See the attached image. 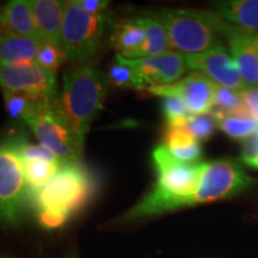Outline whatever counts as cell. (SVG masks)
<instances>
[{"mask_svg":"<svg viewBox=\"0 0 258 258\" xmlns=\"http://www.w3.org/2000/svg\"><path fill=\"white\" fill-rule=\"evenodd\" d=\"M254 46H256V49L258 51V37H257V35L254 36Z\"/></svg>","mask_w":258,"mask_h":258,"instance_id":"e575fe53","label":"cell"},{"mask_svg":"<svg viewBox=\"0 0 258 258\" xmlns=\"http://www.w3.org/2000/svg\"><path fill=\"white\" fill-rule=\"evenodd\" d=\"M185 61L189 70L205 74L215 85L237 92H243L247 89L233 57L224 46L196 55H185Z\"/></svg>","mask_w":258,"mask_h":258,"instance_id":"8fae6325","label":"cell"},{"mask_svg":"<svg viewBox=\"0 0 258 258\" xmlns=\"http://www.w3.org/2000/svg\"><path fill=\"white\" fill-rule=\"evenodd\" d=\"M108 16L88 14L77 0L64 2L62 48L73 64L91 62L102 47Z\"/></svg>","mask_w":258,"mask_h":258,"instance_id":"8992f818","label":"cell"},{"mask_svg":"<svg viewBox=\"0 0 258 258\" xmlns=\"http://www.w3.org/2000/svg\"><path fill=\"white\" fill-rule=\"evenodd\" d=\"M70 219V215L64 212L57 211V209H42L38 211V222L42 227L48 230L61 227L66 224Z\"/></svg>","mask_w":258,"mask_h":258,"instance_id":"f1b7e54d","label":"cell"},{"mask_svg":"<svg viewBox=\"0 0 258 258\" xmlns=\"http://www.w3.org/2000/svg\"><path fill=\"white\" fill-rule=\"evenodd\" d=\"M2 22L4 34L40 40L30 0H12L2 6Z\"/></svg>","mask_w":258,"mask_h":258,"instance_id":"2e32d148","label":"cell"},{"mask_svg":"<svg viewBox=\"0 0 258 258\" xmlns=\"http://www.w3.org/2000/svg\"><path fill=\"white\" fill-rule=\"evenodd\" d=\"M217 86L205 74L191 72L175 84L153 86L146 91L159 97H177L184 103L190 115H206L211 114L214 108Z\"/></svg>","mask_w":258,"mask_h":258,"instance_id":"30bf717a","label":"cell"},{"mask_svg":"<svg viewBox=\"0 0 258 258\" xmlns=\"http://www.w3.org/2000/svg\"><path fill=\"white\" fill-rule=\"evenodd\" d=\"M38 143L49 150L62 164L82 163L84 148L79 146L64 123L54 102L37 103L23 118Z\"/></svg>","mask_w":258,"mask_h":258,"instance_id":"52a82bcc","label":"cell"},{"mask_svg":"<svg viewBox=\"0 0 258 258\" xmlns=\"http://www.w3.org/2000/svg\"><path fill=\"white\" fill-rule=\"evenodd\" d=\"M157 171L153 189L124 214L128 221L139 220L183 207H191L205 163L185 164L171 156L166 146H158L152 153Z\"/></svg>","mask_w":258,"mask_h":258,"instance_id":"6da1fadb","label":"cell"},{"mask_svg":"<svg viewBox=\"0 0 258 258\" xmlns=\"http://www.w3.org/2000/svg\"><path fill=\"white\" fill-rule=\"evenodd\" d=\"M66 61H69V59L62 48L50 43H41L35 59V62L38 66L54 73H56L66 63Z\"/></svg>","mask_w":258,"mask_h":258,"instance_id":"cb8c5ba5","label":"cell"},{"mask_svg":"<svg viewBox=\"0 0 258 258\" xmlns=\"http://www.w3.org/2000/svg\"><path fill=\"white\" fill-rule=\"evenodd\" d=\"M23 161L25 182L31 192L43 188L56 175L61 164L60 161H47L42 159H28Z\"/></svg>","mask_w":258,"mask_h":258,"instance_id":"44dd1931","label":"cell"},{"mask_svg":"<svg viewBox=\"0 0 258 258\" xmlns=\"http://www.w3.org/2000/svg\"><path fill=\"white\" fill-rule=\"evenodd\" d=\"M217 127L218 121L212 112L206 115H191L186 123V129L196 141H206L211 139Z\"/></svg>","mask_w":258,"mask_h":258,"instance_id":"484cf974","label":"cell"},{"mask_svg":"<svg viewBox=\"0 0 258 258\" xmlns=\"http://www.w3.org/2000/svg\"><path fill=\"white\" fill-rule=\"evenodd\" d=\"M247 165L251 166V167H253V169H258V156L254 158V159L251 161V163L247 164Z\"/></svg>","mask_w":258,"mask_h":258,"instance_id":"d6a6232c","label":"cell"},{"mask_svg":"<svg viewBox=\"0 0 258 258\" xmlns=\"http://www.w3.org/2000/svg\"><path fill=\"white\" fill-rule=\"evenodd\" d=\"M217 14L226 23L245 32L258 35V0H230L213 5Z\"/></svg>","mask_w":258,"mask_h":258,"instance_id":"9a60e30c","label":"cell"},{"mask_svg":"<svg viewBox=\"0 0 258 258\" xmlns=\"http://www.w3.org/2000/svg\"><path fill=\"white\" fill-rule=\"evenodd\" d=\"M106 78L109 85L120 89H134L139 91H146L147 86L138 71L128 62L125 57L116 54L112 62L106 71Z\"/></svg>","mask_w":258,"mask_h":258,"instance_id":"ffe728a7","label":"cell"},{"mask_svg":"<svg viewBox=\"0 0 258 258\" xmlns=\"http://www.w3.org/2000/svg\"><path fill=\"white\" fill-rule=\"evenodd\" d=\"M146 34L139 16L123 19L116 24L111 36V43L118 55L127 59H133L138 50L144 46Z\"/></svg>","mask_w":258,"mask_h":258,"instance_id":"e0dca14e","label":"cell"},{"mask_svg":"<svg viewBox=\"0 0 258 258\" xmlns=\"http://www.w3.org/2000/svg\"><path fill=\"white\" fill-rule=\"evenodd\" d=\"M22 133L0 140V227L14 228L24 221L31 207V191L25 182L19 145Z\"/></svg>","mask_w":258,"mask_h":258,"instance_id":"277c9868","label":"cell"},{"mask_svg":"<svg viewBox=\"0 0 258 258\" xmlns=\"http://www.w3.org/2000/svg\"><path fill=\"white\" fill-rule=\"evenodd\" d=\"M30 3L42 43H50L62 48L64 2L30 0Z\"/></svg>","mask_w":258,"mask_h":258,"instance_id":"5bb4252c","label":"cell"},{"mask_svg":"<svg viewBox=\"0 0 258 258\" xmlns=\"http://www.w3.org/2000/svg\"><path fill=\"white\" fill-rule=\"evenodd\" d=\"M78 4L82 6L83 10L92 16H102L105 17L106 11H108L109 4L108 0H77Z\"/></svg>","mask_w":258,"mask_h":258,"instance_id":"4dcf8cb0","label":"cell"},{"mask_svg":"<svg viewBox=\"0 0 258 258\" xmlns=\"http://www.w3.org/2000/svg\"><path fill=\"white\" fill-rule=\"evenodd\" d=\"M218 128L234 140H247L257 134L258 122L252 117L243 116H225L219 118Z\"/></svg>","mask_w":258,"mask_h":258,"instance_id":"7402d4cb","label":"cell"},{"mask_svg":"<svg viewBox=\"0 0 258 258\" xmlns=\"http://www.w3.org/2000/svg\"><path fill=\"white\" fill-rule=\"evenodd\" d=\"M139 17L144 25L146 40H145L144 46L138 50L133 59L157 56L170 51L172 47H171L170 37L165 27L158 19L148 15H141Z\"/></svg>","mask_w":258,"mask_h":258,"instance_id":"d6986e66","label":"cell"},{"mask_svg":"<svg viewBox=\"0 0 258 258\" xmlns=\"http://www.w3.org/2000/svg\"><path fill=\"white\" fill-rule=\"evenodd\" d=\"M254 184L256 180L247 175L241 164L235 159H219L205 163L191 206L234 198Z\"/></svg>","mask_w":258,"mask_h":258,"instance_id":"ba28073f","label":"cell"},{"mask_svg":"<svg viewBox=\"0 0 258 258\" xmlns=\"http://www.w3.org/2000/svg\"><path fill=\"white\" fill-rule=\"evenodd\" d=\"M169 34L171 47L183 55H196L222 46L230 24L217 14L188 9H158L147 14Z\"/></svg>","mask_w":258,"mask_h":258,"instance_id":"3957f363","label":"cell"},{"mask_svg":"<svg viewBox=\"0 0 258 258\" xmlns=\"http://www.w3.org/2000/svg\"><path fill=\"white\" fill-rule=\"evenodd\" d=\"M0 89L3 92L24 93L40 102H54L57 98L56 73L36 62L2 64Z\"/></svg>","mask_w":258,"mask_h":258,"instance_id":"9c48e42d","label":"cell"},{"mask_svg":"<svg viewBox=\"0 0 258 258\" xmlns=\"http://www.w3.org/2000/svg\"><path fill=\"white\" fill-rule=\"evenodd\" d=\"M254 36L232 25L226 34L232 57L247 88L258 86V51L254 46Z\"/></svg>","mask_w":258,"mask_h":258,"instance_id":"4fadbf2b","label":"cell"},{"mask_svg":"<svg viewBox=\"0 0 258 258\" xmlns=\"http://www.w3.org/2000/svg\"><path fill=\"white\" fill-rule=\"evenodd\" d=\"M96 188L95 178L83 163L61 164L43 188L31 192V207L37 212L57 209L71 217L88 205Z\"/></svg>","mask_w":258,"mask_h":258,"instance_id":"5b68a950","label":"cell"},{"mask_svg":"<svg viewBox=\"0 0 258 258\" xmlns=\"http://www.w3.org/2000/svg\"><path fill=\"white\" fill-rule=\"evenodd\" d=\"M19 152H21L22 160L42 159L47 161H54V163H55V161H60L49 150H47L46 147L42 146L40 144H30L27 139H25V137L23 138V140H22L21 145H19Z\"/></svg>","mask_w":258,"mask_h":258,"instance_id":"83f0119b","label":"cell"},{"mask_svg":"<svg viewBox=\"0 0 258 258\" xmlns=\"http://www.w3.org/2000/svg\"><path fill=\"white\" fill-rule=\"evenodd\" d=\"M240 96L251 117L258 122V89L247 88L245 91L240 92Z\"/></svg>","mask_w":258,"mask_h":258,"instance_id":"1f68e13d","label":"cell"},{"mask_svg":"<svg viewBox=\"0 0 258 258\" xmlns=\"http://www.w3.org/2000/svg\"><path fill=\"white\" fill-rule=\"evenodd\" d=\"M256 137H257V139H258V132H257V134H256Z\"/></svg>","mask_w":258,"mask_h":258,"instance_id":"74e56055","label":"cell"},{"mask_svg":"<svg viewBox=\"0 0 258 258\" xmlns=\"http://www.w3.org/2000/svg\"><path fill=\"white\" fill-rule=\"evenodd\" d=\"M67 258H78L77 256H74V254H71V256H69Z\"/></svg>","mask_w":258,"mask_h":258,"instance_id":"8d00e7d4","label":"cell"},{"mask_svg":"<svg viewBox=\"0 0 258 258\" xmlns=\"http://www.w3.org/2000/svg\"><path fill=\"white\" fill-rule=\"evenodd\" d=\"M4 34V28H3V22H2V6H0V37Z\"/></svg>","mask_w":258,"mask_h":258,"instance_id":"836d02e7","label":"cell"},{"mask_svg":"<svg viewBox=\"0 0 258 258\" xmlns=\"http://www.w3.org/2000/svg\"><path fill=\"white\" fill-rule=\"evenodd\" d=\"M257 37H258V35H257Z\"/></svg>","mask_w":258,"mask_h":258,"instance_id":"f35d334b","label":"cell"},{"mask_svg":"<svg viewBox=\"0 0 258 258\" xmlns=\"http://www.w3.org/2000/svg\"><path fill=\"white\" fill-rule=\"evenodd\" d=\"M164 141H165L164 146L170 148V150L186 147L195 143H199V141L195 140V138L192 137L186 127L166 128L165 134H164Z\"/></svg>","mask_w":258,"mask_h":258,"instance_id":"4316f807","label":"cell"},{"mask_svg":"<svg viewBox=\"0 0 258 258\" xmlns=\"http://www.w3.org/2000/svg\"><path fill=\"white\" fill-rule=\"evenodd\" d=\"M163 112L165 116V120L167 123V128H182L186 127L188 123L190 112L186 109L184 103L180 101L179 98L173 96L163 97Z\"/></svg>","mask_w":258,"mask_h":258,"instance_id":"603a6c76","label":"cell"},{"mask_svg":"<svg viewBox=\"0 0 258 258\" xmlns=\"http://www.w3.org/2000/svg\"><path fill=\"white\" fill-rule=\"evenodd\" d=\"M4 95V103L6 111L9 116L14 120H22L27 116L29 111L34 108L37 103H42L36 101L32 97L24 95V93L17 92H3Z\"/></svg>","mask_w":258,"mask_h":258,"instance_id":"d4e9b609","label":"cell"},{"mask_svg":"<svg viewBox=\"0 0 258 258\" xmlns=\"http://www.w3.org/2000/svg\"><path fill=\"white\" fill-rule=\"evenodd\" d=\"M0 258H14V257L9 256V254H5V253H0Z\"/></svg>","mask_w":258,"mask_h":258,"instance_id":"d590c367","label":"cell"},{"mask_svg":"<svg viewBox=\"0 0 258 258\" xmlns=\"http://www.w3.org/2000/svg\"><path fill=\"white\" fill-rule=\"evenodd\" d=\"M167 150H169L171 156L175 158L176 160L180 161V163L196 164L202 157V148L200 143H195L190 145V146L182 148H175V150L167 148Z\"/></svg>","mask_w":258,"mask_h":258,"instance_id":"f546056e","label":"cell"},{"mask_svg":"<svg viewBox=\"0 0 258 258\" xmlns=\"http://www.w3.org/2000/svg\"><path fill=\"white\" fill-rule=\"evenodd\" d=\"M41 43L37 38L3 34L0 37V66L35 62Z\"/></svg>","mask_w":258,"mask_h":258,"instance_id":"ac0fdd59","label":"cell"},{"mask_svg":"<svg viewBox=\"0 0 258 258\" xmlns=\"http://www.w3.org/2000/svg\"><path fill=\"white\" fill-rule=\"evenodd\" d=\"M108 85L106 73L91 62L73 64L63 74L62 90L54 105L82 148L90 125L104 104Z\"/></svg>","mask_w":258,"mask_h":258,"instance_id":"7a4b0ae2","label":"cell"},{"mask_svg":"<svg viewBox=\"0 0 258 258\" xmlns=\"http://www.w3.org/2000/svg\"><path fill=\"white\" fill-rule=\"evenodd\" d=\"M127 60L140 74L147 89L175 84L189 70L186 66L185 55L172 50L157 56Z\"/></svg>","mask_w":258,"mask_h":258,"instance_id":"7c38bea8","label":"cell"}]
</instances>
